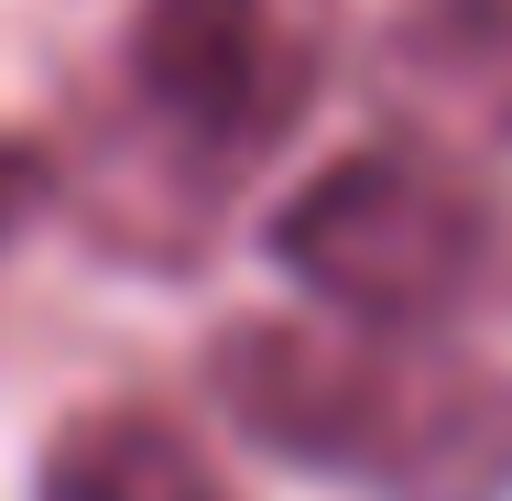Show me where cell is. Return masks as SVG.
Here are the masks:
<instances>
[{
	"label": "cell",
	"instance_id": "6da1fadb",
	"mask_svg": "<svg viewBox=\"0 0 512 501\" xmlns=\"http://www.w3.org/2000/svg\"><path fill=\"white\" fill-rule=\"evenodd\" d=\"M207 393L251 447L360 501H512V371L447 338L251 316L207 349Z\"/></svg>",
	"mask_w": 512,
	"mask_h": 501
},
{
	"label": "cell",
	"instance_id": "7a4b0ae2",
	"mask_svg": "<svg viewBox=\"0 0 512 501\" xmlns=\"http://www.w3.org/2000/svg\"><path fill=\"white\" fill-rule=\"evenodd\" d=\"M338 0H131L120 131L88 153V197L142 251H197L207 207L327 88Z\"/></svg>",
	"mask_w": 512,
	"mask_h": 501
},
{
	"label": "cell",
	"instance_id": "3957f363",
	"mask_svg": "<svg viewBox=\"0 0 512 501\" xmlns=\"http://www.w3.org/2000/svg\"><path fill=\"white\" fill-rule=\"evenodd\" d=\"M273 262L349 327L447 338L469 316H512V197L425 142H371L284 197Z\"/></svg>",
	"mask_w": 512,
	"mask_h": 501
},
{
	"label": "cell",
	"instance_id": "277c9868",
	"mask_svg": "<svg viewBox=\"0 0 512 501\" xmlns=\"http://www.w3.org/2000/svg\"><path fill=\"white\" fill-rule=\"evenodd\" d=\"M382 88L447 142H512V0H393Z\"/></svg>",
	"mask_w": 512,
	"mask_h": 501
},
{
	"label": "cell",
	"instance_id": "5b68a950",
	"mask_svg": "<svg viewBox=\"0 0 512 501\" xmlns=\"http://www.w3.org/2000/svg\"><path fill=\"white\" fill-rule=\"evenodd\" d=\"M33 501H240L164 403H88L44 436Z\"/></svg>",
	"mask_w": 512,
	"mask_h": 501
},
{
	"label": "cell",
	"instance_id": "8992f818",
	"mask_svg": "<svg viewBox=\"0 0 512 501\" xmlns=\"http://www.w3.org/2000/svg\"><path fill=\"white\" fill-rule=\"evenodd\" d=\"M33 207H44V153L0 131V240H11V229H22Z\"/></svg>",
	"mask_w": 512,
	"mask_h": 501
}]
</instances>
